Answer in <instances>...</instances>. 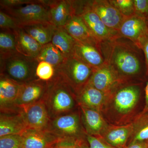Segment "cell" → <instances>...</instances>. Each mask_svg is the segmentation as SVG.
Segmentation results:
<instances>
[{
    "label": "cell",
    "instance_id": "obj_30",
    "mask_svg": "<svg viewBox=\"0 0 148 148\" xmlns=\"http://www.w3.org/2000/svg\"><path fill=\"white\" fill-rule=\"evenodd\" d=\"M109 1L126 18L135 15L134 0H109Z\"/></svg>",
    "mask_w": 148,
    "mask_h": 148
},
{
    "label": "cell",
    "instance_id": "obj_16",
    "mask_svg": "<svg viewBox=\"0 0 148 148\" xmlns=\"http://www.w3.org/2000/svg\"><path fill=\"white\" fill-rule=\"evenodd\" d=\"M40 1L49 8L51 23L57 28H63L74 15L71 1Z\"/></svg>",
    "mask_w": 148,
    "mask_h": 148
},
{
    "label": "cell",
    "instance_id": "obj_4",
    "mask_svg": "<svg viewBox=\"0 0 148 148\" xmlns=\"http://www.w3.org/2000/svg\"><path fill=\"white\" fill-rule=\"evenodd\" d=\"M1 59V75L19 84L37 79L38 62L35 58L17 53Z\"/></svg>",
    "mask_w": 148,
    "mask_h": 148
},
{
    "label": "cell",
    "instance_id": "obj_18",
    "mask_svg": "<svg viewBox=\"0 0 148 148\" xmlns=\"http://www.w3.org/2000/svg\"><path fill=\"white\" fill-rule=\"evenodd\" d=\"M148 32L146 20L136 15L125 18L118 31L120 36L130 40L138 46L141 40Z\"/></svg>",
    "mask_w": 148,
    "mask_h": 148
},
{
    "label": "cell",
    "instance_id": "obj_27",
    "mask_svg": "<svg viewBox=\"0 0 148 148\" xmlns=\"http://www.w3.org/2000/svg\"><path fill=\"white\" fill-rule=\"evenodd\" d=\"M65 58L60 50L50 42L42 46L36 59L38 62H47L53 66L56 70L63 63Z\"/></svg>",
    "mask_w": 148,
    "mask_h": 148
},
{
    "label": "cell",
    "instance_id": "obj_23",
    "mask_svg": "<svg viewBox=\"0 0 148 148\" xmlns=\"http://www.w3.org/2000/svg\"><path fill=\"white\" fill-rule=\"evenodd\" d=\"M13 32L18 53L27 57L36 59L42 46L21 28H17Z\"/></svg>",
    "mask_w": 148,
    "mask_h": 148
},
{
    "label": "cell",
    "instance_id": "obj_5",
    "mask_svg": "<svg viewBox=\"0 0 148 148\" xmlns=\"http://www.w3.org/2000/svg\"><path fill=\"white\" fill-rule=\"evenodd\" d=\"M93 69L74 56L65 58L57 74L77 94L89 82Z\"/></svg>",
    "mask_w": 148,
    "mask_h": 148
},
{
    "label": "cell",
    "instance_id": "obj_39",
    "mask_svg": "<svg viewBox=\"0 0 148 148\" xmlns=\"http://www.w3.org/2000/svg\"><path fill=\"white\" fill-rule=\"evenodd\" d=\"M145 106L143 111H146L148 110V82L145 87Z\"/></svg>",
    "mask_w": 148,
    "mask_h": 148
},
{
    "label": "cell",
    "instance_id": "obj_25",
    "mask_svg": "<svg viewBox=\"0 0 148 148\" xmlns=\"http://www.w3.org/2000/svg\"><path fill=\"white\" fill-rule=\"evenodd\" d=\"M51 42L60 50L64 58L73 56L76 40L64 28H56Z\"/></svg>",
    "mask_w": 148,
    "mask_h": 148
},
{
    "label": "cell",
    "instance_id": "obj_37",
    "mask_svg": "<svg viewBox=\"0 0 148 148\" xmlns=\"http://www.w3.org/2000/svg\"><path fill=\"white\" fill-rule=\"evenodd\" d=\"M139 47L143 51L145 55L147 68V76H148V32L140 41Z\"/></svg>",
    "mask_w": 148,
    "mask_h": 148
},
{
    "label": "cell",
    "instance_id": "obj_41",
    "mask_svg": "<svg viewBox=\"0 0 148 148\" xmlns=\"http://www.w3.org/2000/svg\"><path fill=\"white\" fill-rule=\"evenodd\" d=\"M146 22H147V27L148 28V18H147V21H146Z\"/></svg>",
    "mask_w": 148,
    "mask_h": 148
},
{
    "label": "cell",
    "instance_id": "obj_21",
    "mask_svg": "<svg viewBox=\"0 0 148 148\" xmlns=\"http://www.w3.org/2000/svg\"><path fill=\"white\" fill-rule=\"evenodd\" d=\"M24 148H51L59 139L47 130L27 129L22 134Z\"/></svg>",
    "mask_w": 148,
    "mask_h": 148
},
{
    "label": "cell",
    "instance_id": "obj_15",
    "mask_svg": "<svg viewBox=\"0 0 148 148\" xmlns=\"http://www.w3.org/2000/svg\"><path fill=\"white\" fill-rule=\"evenodd\" d=\"M79 110L86 133L93 136H101L109 124L102 113L81 106H79Z\"/></svg>",
    "mask_w": 148,
    "mask_h": 148
},
{
    "label": "cell",
    "instance_id": "obj_9",
    "mask_svg": "<svg viewBox=\"0 0 148 148\" xmlns=\"http://www.w3.org/2000/svg\"><path fill=\"white\" fill-rule=\"evenodd\" d=\"M108 65L93 69L88 83L104 93L110 95L121 85L126 83Z\"/></svg>",
    "mask_w": 148,
    "mask_h": 148
},
{
    "label": "cell",
    "instance_id": "obj_8",
    "mask_svg": "<svg viewBox=\"0 0 148 148\" xmlns=\"http://www.w3.org/2000/svg\"><path fill=\"white\" fill-rule=\"evenodd\" d=\"M92 1H81L75 11V15L80 16L91 34L99 43L119 34L118 32L107 27L92 9Z\"/></svg>",
    "mask_w": 148,
    "mask_h": 148
},
{
    "label": "cell",
    "instance_id": "obj_22",
    "mask_svg": "<svg viewBox=\"0 0 148 148\" xmlns=\"http://www.w3.org/2000/svg\"><path fill=\"white\" fill-rule=\"evenodd\" d=\"M27 129L21 111L0 114V137L10 135H21Z\"/></svg>",
    "mask_w": 148,
    "mask_h": 148
},
{
    "label": "cell",
    "instance_id": "obj_31",
    "mask_svg": "<svg viewBox=\"0 0 148 148\" xmlns=\"http://www.w3.org/2000/svg\"><path fill=\"white\" fill-rule=\"evenodd\" d=\"M0 148H24L21 135H10L0 137Z\"/></svg>",
    "mask_w": 148,
    "mask_h": 148
},
{
    "label": "cell",
    "instance_id": "obj_28",
    "mask_svg": "<svg viewBox=\"0 0 148 148\" xmlns=\"http://www.w3.org/2000/svg\"><path fill=\"white\" fill-rule=\"evenodd\" d=\"M18 53L13 31L1 30L0 32V59Z\"/></svg>",
    "mask_w": 148,
    "mask_h": 148
},
{
    "label": "cell",
    "instance_id": "obj_33",
    "mask_svg": "<svg viewBox=\"0 0 148 148\" xmlns=\"http://www.w3.org/2000/svg\"><path fill=\"white\" fill-rule=\"evenodd\" d=\"M86 148H117L111 145L100 136L86 134Z\"/></svg>",
    "mask_w": 148,
    "mask_h": 148
},
{
    "label": "cell",
    "instance_id": "obj_29",
    "mask_svg": "<svg viewBox=\"0 0 148 148\" xmlns=\"http://www.w3.org/2000/svg\"><path fill=\"white\" fill-rule=\"evenodd\" d=\"M57 75L56 70L50 64L45 61L38 62L36 70V76L38 79L49 82Z\"/></svg>",
    "mask_w": 148,
    "mask_h": 148
},
{
    "label": "cell",
    "instance_id": "obj_34",
    "mask_svg": "<svg viewBox=\"0 0 148 148\" xmlns=\"http://www.w3.org/2000/svg\"><path fill=\"white\" fill-rule=\"evenodd\" d=\"M0 27L1 30L12 31L18 28L14 18L1 10L0 11Z\"/></svg>",
    "mask_w": 148,
    "mask_h": 148
},
{
    "label": "cell",
    "instance_id": "obj_40",
    "mask_svg": "<svg viewBox=\"0 0 148 148\" xmlns=\"http://www.w3.org/2000/svg\"><path fill=\"white\" fill-rule=\"evenodd\" d=\"M145 143L146 147H147V148H148V140L145 141Z\"/></svg>",
    "mask_w": 148,
    "mask_h": 148
},
{
    "label": "cell",
    "instance_id": "obj_17",
    "mask_svg": "<svg viewBox=\"0 0 148 148\" xmlns=\"http://www.w3.org/2000/svg\"><path fill=\"white\" fill-rule=\"evenodd\" d=\"M132 131L131 122L122 125L109 124L100 137L115 147L124 148L129 142Z\"/></svg>",
    "mask_w": 148,
    "mask_h": 148
},
{
    "label": "cell",
    "instance_id": "obj_10",
    "mask_svg": "<svg viewBox=\"0 0 148 148\" xmlns=\"http://www.w3.org/2000/svg\"><path fill=\"white\" fill-rule=\"evenodd\" d=\"M48 87V83L38 79L21 84L16 100V108L21 110L27 106L44 100Z\"/></svg>",
    "mask_w": 148,
    "mask_h": 148
},
{
    "label": "cell",
    "instance_id": "obj_32",
    "mask_svg": "<svg viewBox=\"0 0 148 148\" xmlns=\"http://www.w3.org/2000/svg\"><path fill=\"white\" fill-rule=\"evenodd\" d=\"M85 139L69 138L59 139L51 148H86Z\"/></svg>",
    "mask_w": 148,
    "mask_h": 148
},
{
    "label": "cell",
    "instance_id": "obj_3",
    "mask_svg": "<svg viewBox=\"0 0 148 148\" xmlns=\"http://www.w3.org/2000/svg\"><path fill=\"white\" fill-rule=\"evenodd\" d=\"M48 84L44 101L51 118L77 110L79 105L76 93L58 74Z\"/></svg>",
    "mask_w": 148,
    "mask_h": 148
},
{
    "label": "cell",
    "instance_id": "obj_12",
    "mask_svg": "<svg viewBox=\"0 0 148 148\" xmlns=\"http://www.w3.org/2000/svg\"><path fill=\"white\" fill-rule=\"evenodd\" d=\"M20 86L21 84L0 75L1 113H11L21 111L16 106Z\"/></svg>",
    "mask_w": 148,
    "mask_h": 148
},
{
    "label": "cell",
    "instance_id": "obj_7",
    "mask_svg": "<svg viewBox=\"0 0 148 148\" xmlns=\"http://www.w3.org/2000/svg\"><path fill=\"white\" fill-rule=\"evenodd\" d=\"M1 10L13 18L18 28L36 23L52 24L49 8L43 4L40 0L17 7L3 9Z\"/></svg>",
    "mask_w": 148,
    "mask_h": 148
},
{
    "label": "cell",
    "instance_id": "obj_35",
    "mask_svg": "<svg viewBox=\"0 0 148 148\" xmlns=\"http://www.w3.org/2000/svg\"><path fill=\"white\" fill-rule=\"evenodd\" d=\"M135 15L147 21L148 18V0H134Z\"/></svg>",
    "mask_w": 148,
    "mask_h": 148
},
{
    "label": "cell",
    "instance_id": "obj_2",
    "mask_svg": "<svg viewBox=\"0 0 148 148\" xmlns=\"http://www.w3.org/2000/svg\"><path fill=\"white\" fill-rule=\"evenodd\" d=\"M142 93L141 82H129L119 86L109 96L103 113L111 114L117 123H124L135 112Z\"/></svg>",
    "mask_w": 148,
    "mask_h": 148
},
{
    "label": "cell",
    "instance_id": "obj_14",
    "mask_svg": "<svg viewBox=\"0 0 148 148\" xmlns=\"http://www.w3.org/2000/svg\"><path fill=\"white\" fill-rule=\"evenodd\" d=\"M109 96L88 83L77 94V101L79 106L103 113L108 102Z\"/></svg>",
    "mask_w": 148,
    "mask_h": 148
},
{
    "label": "cell",
    "instance_id": "obj_36",
    "mask_svg": "<svg viewBox=\"0 0 148 148\" xmlns=\"http://www.w3.org/2000/svg\"><path fill=\"white\" fill-rule=\"evenodd\" d=\"M36 1L32 0H1V9L17 7L24 5L32 3Z\"/></svg>",
    "mask_w": 148,
    "mask_h": 148
},
{
    "label": "cell",
    "instance_id": "obj_6",
    "mask_svg": "<svg viewBox=\"0 0 148 148\" xmlns=\"http://www.w3.org/2000/svg\"><path fill=\"white\" fill-rule=\"evenodd\" d=\"M47 131L58 139H85L79 110L51 119Z\"/></svg>",
    "mask_w": 148,
    "mask_h": 148
},
{
    "label": "cell",
    "instance_id": "obj_13",
    "mask_svg": "<svg viewBox=\"0 0 148 148\" xmlns=\"http://www.w3.org/2000/svg\"><path fill=\"white\" fill-rule=\"evenodd\" d=\"M92 9L107 27L118 32L126 18L107 0L92 1Z\"/></svg>",
    "mask_w": 148,
    "mask_h": 148
},
{
    "label": "cell",
    "instance_id": "obj_20",
    "mask_svg": "<svg viewBox=\"0 0 148 148\" xmlns=\"http://www.w3.org/2000/svg\"><path fill=\"white\" fill-rule=\"evenodd\" d=\"M73 55L93 69L105 64V60L99 48L76 40Z\"/></svg>",
    "mask_w": 148,
    "mask_h": 148
},
{
    "label": "cell",
    "instance_id": "obj_24",
    "mask_svg": "<svg viewBox=\"0 0 148 148\" xmlns=\"http://www.w3.org/2000/svg\"><path fill=\"white\" fill-rule=\"evenodd\" d=\"M42 46L51 42L56 27L49 23H36L20 27Z\"/></svg>",
    "mask_w": 148,
    "mask_h": 148
},
{
    "label": "cell",
    "instance_id": "obj_11",
    "mask_svg": "<svg viewBox=\"0 0 148 148\" xmlns=\"http://www.w3.org/2000/svg\"><path fill=\"white\" fill-rule=\"evenodd\" d=\"M21 110L28 128L47 130L51 118L44 100L27 106Z\"/></svg>",
    "mask_w": 148,
    "mask_h": 148
},
{
    "label": "cell",
    "instance_id": "obj_19",
    "mask_svg": "<svg viewBox=\"0 0 148 148\" xmlns=\"http://www.w3.org/2000/svg\"><path fill=\"white\" fill-rule=\"evenodd\" d=\"M63 28L76 40L99 47V42L93 36L80 16L73 15Z\"/></svg>",
    "mask_w": 148,
    "mask_h": 148
},
{
    "label": "cell",
    "instance_id": "obj_38",
    "mask_svg": "<svg viewBox=\"0 0 148 148\" xmlns=\"http://www.w3.org/2000/svg\"><path fill=\"white\" fill-rule=\"evenodd\" d=\"M124 148H147L145 142H135L128 144Z\"/></svg>",
    "mask_w": 148,
    "mask_h": 148
},
{
    "label": "cell",
    "instance_id": "obj_26",
    "mask_svg": "<svg viewBox=\"0 0 148 148\" xmlns=\"http://www.w3.org/2000/svg\"><path fill=\"white\" fill-rule=\"evenodd\" d=\"M133 131L128 144L148 140V110L136 115L131 122Z\"/></svg>",
    "mask_w": 148,
    "mask_h": 148
},
{
    "label": "cell",
    "instance_id": "obj_1",
    "mask_svg": "<svg viewBox=\"0 0 148 148\" xmlns=\"http://www.w3.org/2000/svg\"><path fill=\"white\" fill-rule=\"evenodd\" d=\"M105 63L126 83L139 82L147 68L143 51L136 44L119 34L99 43Z\"/></svg>",
    "mask_w": 148,
    "mask_h": 148
}]
</instances>
